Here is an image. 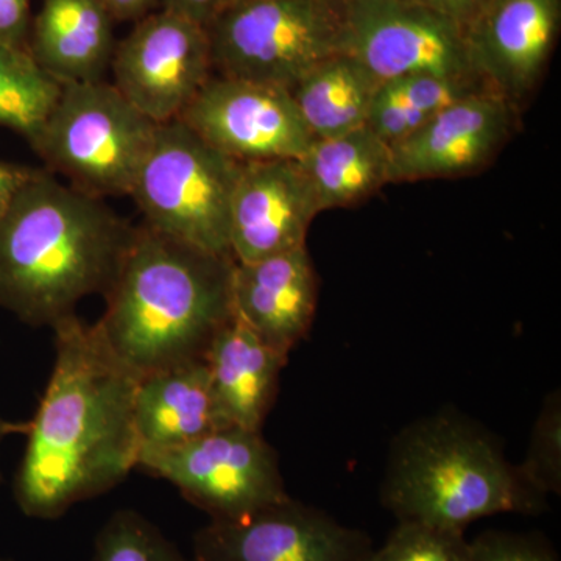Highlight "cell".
<instances>
[{"instance_id":"21","label":"cell","mask_w":561,"mask_h":561,"mask_svg":"<svg viewBox=\"0 0 561 561\" xmlns=\"http://www.w3.org/2000/svg\"><path fill=\"white\" fill-rule=\"evenodd\" d=\"M379 80L348 51L332 55L289 92L313 139L334 138L367 125Z\"/></svg>"},{"instance_id":"8","label":"cell","mask_w":561,"mask_h":561,"mask_svg":"<svg viewBox=\"0 0 561 561\" xmlns=\"http://www.w3.org/2000/svg\"><path fill=\"white\" fill-rule=\"evenodd\" d=\"M168 481L210 522H238L289 497L278 454L262 431L225 426L164 451L139 453L138 467Z\"/></svg>"},{"instance_id":"18","label":"cell","mask_w":561,"mask_h":561,"mask_svg":"<svg viewBox=\"0 0 561 561\" xmlns=\"http://www.w3.org/2000/svg\"><path fill=\"white\" fill-rule=\"evenodd\" d=\"M116 21L99 0H43L27 50L58 84L102 81L111 68Z\"/></svg>"},{"instance_id":"4","label":"cell","mask_w":561,"mask_h":561,"mask_svg":"<svg viewBox=\"0 0 561 561\" xmlns=\"http://www.w3.org/2000/svg\"><path fill=\"white\" fill-rule=\"evenodd\" d=\"M381 504L398 522L465 531L501 513L540 515L548 500L523 481L481 424L457 412H438L394 438Z\"/></svg>"},{"instance_id":"25","label":"cell","mask_w":561,"mask_h":561,"mask_svg":"<svg viewBox=\"0 0 561 561\" xmlns=\"http://www.w3.org/2000/svg\"><path fill=\"white\" fill-rule=\"evenodd\" d=\"M518 467L523 481L548 500L561 491V397L553 390L531 427L529 448Z\"/></svg>"},{"instance_id":"15","label":"cell","mask_w":561,"mask_h":561,"mask_svg":"<svg viewBox=\"0 0 561 561\" xmlns=\"http://www.w3.org/2000/svg\"><path fill=\"white\" fill-rule=\"evenodd\" d=\"M319 203L298 160L242 164L231 202L230 249L254 262L306 247Z\"/></svg>"},{"instance_id":"27","label":"cell","mask_w":561,"mask_h":561,"mask_svg":"<svg viewBox=\"0 0 561 561\" xmlns=\"http://www.w3.org/2000/svg\"><path fill=\"white\" fill-rule=\"evenodd\" d=\"M467 561H560L540 534L485 530L468 542Z\"/></svg>"},{"instance_id":"11","label":"cell","mask_w":561,"mask_h":561,"mask_svg":"<svg viewBox=\"0 0 561 561\" xmlns=\"http://www.w3.org/2000/svg\"><path fill=\"white\" fill-rule=\"evenodd\" d=\"M179 121L242 164L298 160L313 140L289 90L217 73Z\"/></svg>"},{"instance_id":"12","label":"cell","mask_w":561,"mask_h":561,"mask_svg":"<svg viewBox=\"0 0 561 561\" xmlns=\"http://www.w3.org/2000/svg\"><path fill=\"white\" fill-rule=\"evenodd\" d=\"M373 549L365 531L289 496L238 522L209 519L195 531L191 560L365 561Z\"/></svg>"},{"instance_id":"6","label":"cell","mask_w":561,"mask_h":561,"mask_svg":"<svg viewBox=\"0 0 561 561\" xmlns=\"http://www.w3.org/2000/svg\"><path fill=\"white\" fill-rule=\"evenodd\" d=\"M241 169L183 122H165L128 197L151 230L232 257L231 202Z\"/></svg>"},{"instance_id":"13","label":"cell","mask_w":561,"mask_h":561,"mask_svg":"<svg viewBox=\"0 0 561 561\" xmlns=\"http://www.w3.org/2000/svg\"><path fill=\"white\" fill-rule=\"evenodd\" d=\"M561 21V0H489L463 28L479 79L518 108L541 79Z\"/></svg>"},{"instance_id":"32","label":"cell","mask_w":561,"mask_h":561,"mask_svg":"<svg viewBox=\"0 0 561 561\" xmlns=\"http://www.w3.org/2000/svg\"><path fill=\"white\" fill-rule=\"evenodd\" d=\"M116 22H138L161 9L162 0H99Z\"/></svg>"},{"instance_id":"19","label":"cell","mask_w":561,"mask_h":561,"mask_svg":"<svg viewBox=\"0 0 561 561\" xmlns=\"http://www.w3.org/2000/svg\"><path fill=\"white\" fill-rule=\"evenodd\" d=\"M203 359L225 420L232 426L262 431L278 394L280 371L289 357L271 348L232 317L217 332Z\"/></svg>"},{"instance_id":"3","label":"cell","mask_w":561,"mask_h":561,"mask_svg":"<svg viewBox=\"0 0 561 561\" xmlns=\"http://www.w3.org/2000/svg\"><path fill=\"white\" fill-rule=\"evenodd\" d=\"M234 257L136 227L98 321L103 339L136 375L203 359L234 317Z\"/></svg>"},{"instance_id":"7","label":"cell","mask_w":561,"mask_h":561,"mask_svg":"<svg viewBox=\"0 0 561 561\" xmlns=\"http://www.w3.org/2000/svg\"><path fill=\"white\" fill-rule=\"evenodd\" d=\"M205 31L214 73L290 90L345 51V0H239Z\"/></svg>"},{"instance_id":"33","label":"cell","mask_w":561,"mask_h":561,"mask_svg":"<svg viewBox=\"0 0 561 561\" xmlns=\"http://www.w3.org/2000/svg\"><path fill=\"white\" fill-rule=\"evenodd\" d=\"M27 431V423H14V421L7 420L0 413V449H2L3 442L13 434H25ZM0 483H2V470H0Z\"/></svg>"},{"instance_id":"2","label":"cell","mask_w":561,"mask_h":561,"mask_svg":"<svg viewBox=\"0 0 561 561\" xmlns=\"http://www.w3.org/2000/svg\"><path fill=\"white\" fill-rule=\"evenodd\" d=\"M135 232L102 198L36 169L0 216V308L51 330L108 294Z\"/></svg>"},{"instance_id":"16","label":"cell","mask_w":561,"mask_h":561,"mask_svg":"<svg viewBox=\"0 0 561 561\" xmlns=\"http://www.w3.org/2000/svg\"><path fill=\"white\" fill-rule=\"evenodd\" d=\"M319 300V284L308 249L254 262H236L232 311L271 348L289 357L308 335Z\"/></svg>"},{"instance_id":"34","label":"cell","mask_w":561,"mask_h":561,"mask_svg":"<svg viewBox=\"0 0 561 561\" xmlns=\"http://www.w3.org/2000/svg\"><path fill=\"white\" fill-rule=\"evenodd\" d=\"M0 561H14V560H11V559H2V557H0Z\"/></svg>"},{"instance_id":"5","label":"cell","mask_w":561,"mask_h":561,"mask_svg":"<svg viewBox=\"0 0 561 561\" xmlns=\"http://www.w3.org/2000/svg\"><path fill=\"white\" fill-rule=\"evenodd\" d=\"M157 128L113 83L62 84L31 147L44 169L105 201L130 195Z\"/></svg>"},{"instance_id":"1","label":"cell","mask_w":561,"mask_h":561,"mask_svg":"<svg viewBox=\"0 0 561 561\" xmlns=\"http://www.w3.org/2000/svg\"><path fill=\"white\" fill-rule=\"evenodd\" d=\"M55 360L14 472L22 515L54 522L116 489L138 467L135 398L140 376L117 359L98 323L54 328Z\"/></svg>"},{"instance_id":"14","label":"cell","mask_w":561,"mask_h":561,"mask_svg":"<svg viewBox=\"0 0 561 561\" xmlns=\"http://www.w3.org/2000/svg\"><path fill=\"white\" fill-rule=\"evenodd\" d=\"M516 108L491 90L446 106L390 147L391 183L446 179L481 169L516 124Z\"/></svg>"},{"instance_id":"17","label":"cell","mask_w":561,"mask_h":561,"mask_svg":"<svg viewBox=\"0 0 561 561\" xmlns=\"http://www.w3.org/2000/svg\"><path fill=\"white\" fill-rule=\"evenodd\" d=\"M135 424L139 453L179 448L232 426L214 397L205 359L181 362L140 376Z\"/></svg>"},{"instance_id":"20","label":"cell","mask_w":561,"mask_h":561,"mask_svg":"<svg viewBox=\"0 0 561 561\" xmlns=\"http://www.w3.org/2000/svg\"><path fill=\"white\" fill-rule=\"evenodd\" d=\"M300 161L320 213L348 208L391 183L390 147L370 128L313 139Z\"/></svg>"},{"instance_id":"10","label":"cell","mask_w":561,"mask_h":561,"mask_svg":"<svg viewBox=\"0 0 561 561\" xmlns=\"http://www.w3.org/2000/svg\"><path fill=\"white\" fill-rule=\"evenodd\" d=\"M116 90L154 124L176 121L213 77L208 33L168 10L136 22L116 44Z\"/></svg>"},{"instance_id":"9","label":"cell","mask_w":561,"mask_h":561,"mask_svg":"<svg viewBox=\"0 0 561 561\" xmlns=\"http://www.w3.org/2000/svg\"><path fill=\"white\" fill-rule=\"evenodd\" d=\"M345 51L379 81L411 76L482 81L463 28L409 0H345Z\"/></svg>"},{"instance_id":"24","label":"cell","mask_w":561,"mask_h":561,"mask_svg":"<svg viewBox=\"0 0 561 561\" xmlns=\"http://www.w3.org/2000/svg\"><path fill=\"white\" fill-rule=\"evenodd\" d=\"M91 561H192L157 524L133 508L106 519L94 538Z\"/></svg>"},{"instance_id":"29","label":"cell","mask_w":561,"mask_h":561,"mask_svg":"<svg viewBox=\"0 0 561 561\" xmlns=\"http://www.w3.org/2000/svg\"><path fill=\"white\" fill-rule=\"evenodd\" d=\"M238 2L239 0H162L161 9L206 28L224 11Z\"/></svg>"},{"instance_id":"23","label":"cell","mask_w":561,"mask_h":561,"mask_svg":"<svg viewBox=\"0 0 561 561\" xmlns=\"http://www.w3.org/2000/svg\"><path fill=\"white\" fill-rule=\"evenodd\" d=\"M60 91L61 84L44 73L27 50L0 46V127L32 144Z\"/></svg>"},{"instance_id":"26","label":"cell","mask_w":561,"mask_h":561,"mask_svg":"<svg viewBox=\"0 0 561 561\" xmlns=\"http://www.w3.org/2000/svg\"><path fill=\"white\" fill-rule=\"evenodd\" d=\"M465 531L430 524L398 522L386 542L365 561H467Z\"/></svg>"},{"instance_id":"31","label":"cell","mask_w":561,"mask_h":561,"mask_svg":"<svg viewBox=\"0 0 561 561\" xmlns=\"http://www.w3.org/2000/svg\"><path fill=\"white\" fill-rule=\"evenodd\" d=\"M35 168L0 160V216L9 209L24 184L32 179Z\"/></svg>"},{"instance_id":"30","label":"cell","mask_w":561,"mask_h":561,"mask_svg":"<svg viewBox=\"0 0 561 561\" xmlns=\"http://www.w3.org/2000/svg\"><path fill=\"white\" fill-rule=\"evenodd\" d=\"M409 2L435 11L465 28L489 0H409Z\"/></svg>"},{"instance_id":"28","label":"cell","mask_w":561,"mask_h":561,"mask_svg":"<svg viewBox=\"0 0 561 561\" xmlns=\"http://www.w3.org/2000/svg\"><path fill=\"white\" fill-rule=\"evenodd\" d=\"M31 27L32 0H0V46L27 50Z\"/></svg>"},{"instance_id":"22","label":"cell","mask_w":561,"mask_h":561,"mask_svg":"<svg viewBox=\"0 0 561 561\" xmlns=\"http://www.w3.org/2000/svg\"><path fill=\"white\" fill-rule=\"evenodd\" d=\"M490 90L479 80L432 76L398 77L379 81L368 113L367 127L389 147L401 142L446 106Z\"/></svg>"}]
</instances>
